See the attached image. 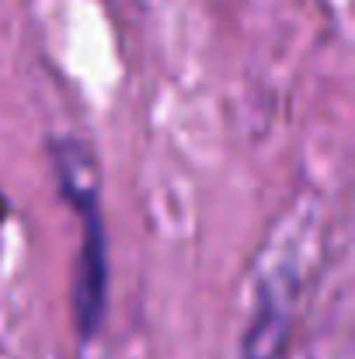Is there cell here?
Masks as SVG:
<instances>
[{"label":"cell","mask_w":355,"mask_h":359,"mask_svg":"<svg viewBox=\"0 0 355 359\" xmlns=\"http://www.w3.org/2000/svg\"><path fill=\"white\" fill-rule=\"evenodd\" d=\"M63 192L81 213V248H77V276H74V321L81 339H95L102 318L109 311V238L102 220V203L95 182L77 157L60 161Z\"/></svg>","instance_id":"6da1fadb"},{"label":"cell","mask_w":355,"mask_h":359,"mask_svg":"<svg viewBox=\"0 0 355 359\" xmlns=\"http://www.w3.org/2000/svg\"><path fill=\"white\" fill-rule=\"evenodd\" d=\"M296 297H300L296 265L275 269V272L265 276V286H261V297H258L251 328L244 335V359L279 356V346L286 339V325H289V311H293V300Z\"/></svg>","instance_id":"7a4b0ae2"}]
</instances>
